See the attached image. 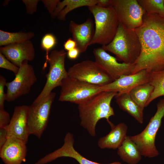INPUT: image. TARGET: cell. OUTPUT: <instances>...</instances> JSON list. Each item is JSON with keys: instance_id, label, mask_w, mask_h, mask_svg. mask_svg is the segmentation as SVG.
Segmentation results:
<instances>
[{"instance_id": "obj_1", "label": "cell", "mask_w": 164, "mask_h": 164, "mask_svg": "<svg viewBox=\"0 0 164 164\" xmlns=\"http://www.w3.org/2000/svg\"><path fill=\"white\" fill-rule=\"evenodd\" d=\"M141 45L131 74L142 70L150 73L164 70V17L145 13L142 24L135 29Z\"/></svg>"}, {"instance_id": "obj_2", "label": "cell", "mask_w": 164, "mask_h": 164, "mask_svg": "<svg viewBox=\"0 0 164 164\" xmlns=\"http://www.w3.org/2000/svg\"><path fill=\"white\" fill-rule=\"evenodd\" d=\"M117 93L114 92L102 91L85 104L78 105L80 125L87 130L91 136H95L96 125L101 119L105 118L111 128L114 125L109 119L115 115L111 103Z\"/></svg>"}, {"instance_id": "obj_3", "label": "cell", "mask_w": 164, "mask_h": 164, "mask_svg": "<svg viewBox=\"0 0 164 164\" xmlns=\"http://www.w3.org/2000/svg\"><path fill=\"white\" fill-rule=\"evenodd\" d=\"M101 47L114 54L117 60L133 64L141 51V44L135 29L128 28L119 22L112 40Z\"/></svg>"}, {"instance_id": "obj_4", "label": "cell", "mask_w": 164, "mask_h": 164, "mask_svg": "<svg viewBox=\"0 0 164 164\" xmlns=\"http://www.w3.org/2000/svg\"><path fill=\"white\" fill-rule=\"evenodd\" d=\"M94 19V35L90 45L98 44L105 46L113 39L117 32L119 21L112 6L102 8L95 5L88 7Z\"/></svg>"}, {"instance_id": "obj_5", "label": "cell", "mask_w": 164, "mask_h": 164, "mask_svg": "<svg viewBox=\"0 0 164 164\" xmlns=\"http://www.w3.org/2000/svg\"><path fill=\"white\" fill-rule=\"evenodd\" d=\"M164 117V98L160 100L157 103L156 112L151 118L145 128L137 135L128 136L137 145L142 156L152 158L159 155V153L155 141L157 133Z\"/></svg>"}, {"instance_id": "obj_6", "label": "cell", "mask_w": 164, "mask_h": 164, "mask_svg": "<svg viewBox=\"0 0 164 164\" xmlns=\"http://www.w3.org/2000/svg\"><path fill=\"white\" fill-rule=\"evenodd\" d=\"M59 100L83 105L99 93L101 86L88 83L68 76L62 81Z\"/></svg>"}, {"instance_id": "obj_7", "label": "cell", "mask_w": 164, "mask_h": 164, "mask_svg": "<svg viewBox=\"0 0 164 164\" xmlns=\"http://www.w3.org/2000/svg\"><path fill=\"white\" fill-rule=\"evenodd\" d=\"M67 53L64 49L51 51L46 59L49 64L46 80L42 90L34 101L38 102L48 96L56 87L61 85L63 80L68 76L65 67V58Z\"/></svg>"}, {"instance_id": "obj_8", "label": "cell", "mask_w": 164, "mask_h": 164, "mask_svg": "<svg viewBox=\"0 0 164 164\" xmlns=\"http://www.w3.org/2000/svg\"><path fill=\"white\" fill-rule=\"evenodd\" d=\"M56 93L51 92L40 101L29 106L28 124L30 135L40 138L47 126Z\"/></svg>"}, {"instance_id": "obj_9", "label": "cell", "mask_w": 164, "mask_h": 164, "mask_svg": "<svg viewBox=\"0 0 164 164\" xmlns=\"http://www.w3.org/2000/svg\"><path fill=\"white\" fill-rule=\"evenodd\" d=\"M68 76L88 83L102 86L113 81L95 61L87 60L74 64L69 69Z\"/></svg>"}, {"instance_id": "obj_10", "label": "cell", "mask_w": 164, "mask_h": 164, "mask_svg": "<svg viewBox=\"0 0 164 164\" xmlns=\"http://www.w3.org/2000/svg\"><path fill=\"white\" fill-rule=\"evenodd\" d=\"M24 60L19 67L17 73L14 80L7 82L6 100L9 102L15 101L19 97L28 94L31 87L37 81L34 68Z\"/></svg>"}, {"instance_id": "obj_11", "label": "cell", "mask_w": 164, "mask_h": 164, "mask_svg": "<svg viewBox=\"0 0 164 164\" xmlns=\"http://www.w3.org/2000/svg\"><path fill=\"white\" fill-rule=\"evenodd\" d=\"M112 6L119 22L126 27L135 29L142 24L145 12L137 0H112Z\"/></svg>"}, {"instance_id": "obj_12", "label": "cell", "mask_w": 164, "mask_h": 164, "mask_svg": "<svg viewBox=\"0 0 164 164\" xmlns=\"http://www.w3.org/2000/svg\"><path fill=\"white\" fill-rule=\"evenodd\" d=\"M95 61L110 77L113 81L123 75L131 74L134 66L133 64L119 63L115 57L111 55L101 47L93 50Z\"/></svg>"}, {"instance_id": "obj_13", "label": "cell", "mask_w": 164, "mask_h": 164, "mask_svg": "<svg viewBox=\"0 0 164 164\" xmlns=\"http://www.w3.org/2000/svg\"><path fill=\"white\" fill-rule=\"evenodd\" d=\"M74 140L72 134L68 132L64 139V143L60 148L41 158L34 164H46L61 157H69L77 161L79 164H122L119 162L102 164L89 160L76 150L73 147Z\"/></svg>"}, {"instance_id": "obj_14", "label": "cell", "mask_w": 164, "mask_h": 164, "mask_svg": "<svg viewBox=\"0 0 164 164\" xmlns=\"http://www.w3.org/2000/svg\"><path fill=\"white\" fill-rule=\"evenodd\" d=\"M29 106H15L10 123L7 128V138L13 137L26 144L30 135L28 124Z\"/></svg>"}, {"instance_id": "obj_15", "label": "cell", "mask_w": 164, "mask_h": 164, "mask_svg": "<svg viewBox=\"0 0 164 164\" xmlns=\"http://www.w3.org/2000/svg\"><path fill=\"white\" fill-rule=\"evenodd\" d=\"M150 73L145 70L128 75H123L107 85L101 86V91L114 92L118 94L129 93L135 86L149 82Z\"/></svg>"}, {"instance_id": "obj_16", "label": "cell", "mask_w": 164, "mask_h": 164, "mask_svg": "<svg viewBox=\"0 0 164 164\" xmlns=\"http://www.w3.org/2000/svg\"><path fill=\"white\" fill-rule=\"evenodd\" d=\"M0 53L17 66L19 67L24 60L32 61L35 56V50L31 41L21 43L12 44L1 47Z\"/></svg>"}, {"instance_id": "obj_17", "label": "cell", "mask_w": 164, "mask_h": 164, "mask_svg": "<svg viewBox=\"0 0 164 164\" xmlns=\"http://www.w3.org/2000/svg\"><path fill=\"white\" fill-rule=\"evenodd\" d=\"M26 143L17 138H8L0 149V157L5 164H22L26 161Z\"/></svg>"}, {"instance_id": "obj_18", "label": "cell", "mask_w": 164, "mask_h": 164, "mask_svg": "<svg viewBox=\"0 0 164 164\" xmlns=\"http://www.w3.org/2000/svg\"><path fill=\"white\" fill-rule=\"evenodd\" d=\"M69 30L80 53L85 52L90 46L94 34L95 29L92 19L89 18L80 24L71 20L69 23Z\"/></svg>"}, {"instance_id": "obj_19", "label": "cell", "mask_w": 164, "mask_h": 164, "mask_svg": "<svg viewBox=\"0 0 164 164\" xmlns=\"http://www.w3.org/2000/svg\"><path fill=\"white\" fill-rule=\"evenodd\" d=\"M111 128L109 132L100 138L97 142V145L101 149H118L127 136L128 127L124 123H121L116 125H114Z\"/></svg>"}, {"instance_id": "obj_20", "label": "cell", "mask_w": 164, "mask_h": 164, "mask_svg": "<svg viewBox=\"0 0 164 164\" xmlns=\"http://www.w3.org/2000/svg\"><path fill=\"white\" fill-rule=\"evenodd\" d=\"M114 97L116 103L121 109L133 117L139 123H143L144 109L132 99L129 93H117Z\"/></svg>"}, {"instance_id": "obj_21", "label": "cell", "mask_w": 164, "mask_h": 164, "mask_svg": "<svg viewBox=\"0 0 164 164\" xmlns=\"http://www.w3.org/2000/svg\"><path fill=\"white\" fill-rule=\"evenodd\" d=\"M97 0L60 1L55 11L51 16L53 18L57 17L60 21H65L67 14L72 10L83 6L89 7L97 5Z\"/></svg>"}, {"instance_id": "obj_22", "label": "cell", "mask_w": 164, "mask_h": 164, "mask_svg": "<svg viewBox=\"0 0 164 164\" xmlns=\"http://www.w3.org/2000/svg\"><path fill=\"white\" fill-rule=\"evenodd\" d=\"M117 153L123 161L128 164H137L142 159L138 147L128 136L118 149Z\"/></svg>"}, {"instance_id": "obj_23", "label": "cell", "mask_w": 164, "mask_h": 164, "mask_svg": "<svg viewBox=\"0 0 164 164\" xmlns=\"http://www.w3.org/2000/svg\"><path fill=\"white\" fill-rule=\"evenodd\" d=\"M154 87L149 82L138 85L129 92L132 99L142 108L146 107V103L152 94Z\"/></svg>"}, {"instance_id": "obj_24", "label": "cell", "mask_w": 164, "mask_h": 164, "mask_svg": "<svg viewBox=\"0 0 164 164\" xmlns=\"http://www.w3.org/2000/svg\"><path fill=\"white\" fill-rule=\"evenodd\" d=\"M34 36V33L31 32H9L0 30V46L21 43L30 40Z\"/></svg>"}, {"instance_id": "obj_25", "label": "cell", "mask_w": 164, "mask_h": 164, "mask_svg": "<svg viewBox=\"0 0 164 164\" xmlns=\"http://www.w3.org/2000/svg\"><path fill=\"white\" fill-rule=\"evenodd\" d=\"M149 83L154 87V89L146 107L157 98L164 96V70L150 73Z\"/></svg>"}, {"instance_id": "obj_26", "label": "cell", "mask_w": 164, "mask_h": 164, "mask_svg": "<svg viewBox=\"0 0 164 164\" xmlns=\"http://www.w3.org/2000/svg\"><path fill=\"white\" fill-rule=\"evenodd\" d=\"M148 14H157L164 17V0H137Z\"/></svg>"}, {"instance_id": "obj_27", "label": "cell", "mask_w": 164, "mask_h": 164, "mask_svg": "<svg viewBox=\"0 0 164 164\" xmlns=\"http://www.w3.org/2000/svg\"><path fill=\"white\" fill-rule=\"evenodd\" d=\"M56 43V38L52 34H46L43 37L41 42V47L43 50H45L46 52V59L49 55V51L52 49Z\"/></svg>"}, {"instance_id": "obj_28", "label": "cell", "mask_w": 164, "mask_h": 164, "mask_svg": "<svg viewBox=\"0 0 164 164\" xmlns=\"http://www.w3.org/2000/svg\"><path fill=\"white\" fill-rule=\"evenodd\" d=\"M0 67L12 71L15 75L19 70V67L8 60L1 53H0Z\"/></svg>"}, {"instance_id": "obj_29", "label": "cell", "mask_w": 164, "mask_h": 164, "mask_svg": "<svg viewBox=\"0 0 164 164\" xmlns=\"http://www.w3.org/2000/svg\"><path fill=\"white\" fill-rule=\"evenodd\" d=\"M7 83L6 79L3 76L0 75V109H4V102L6 100V94L4 91V88Z\"/></svg>"}, {"instance_id": "obj_30", "label": "cell", "mask_w": 164, "mask_h": 164, "mask_svg": "<svg viewBox=\"0 0 164 164\" xmlns=\"http://www.w3.org/2000/svg\"><path fill=\"white\" fill-rule=\"evenodd\" d=\"M10 120L9 114L4 109H0V128H7Z\"/></svg>"}, {"instance_id": "obj_31", "label": "cell", "mask_w": 164, "mask_h": 164, "mask_svg": "<svg viewBox=\"0 0 164 164\" xmlns=\"http://www.w3.org/2000/svg\"><path fill=\"white\" fill-rule=\"evenodd\" d=\"M22 2L25 4L27 12L30 14H33L36 11L38 0H23Z\"/></svg>"}, {"instance_id": "obj_32", "label": "cell", "mask_w": 164, "mask_h": 164, "mask_svg": "<svg viewBox=\"0 0 164 164\" xmlns=\"http://www.w3.org/2000/svg\"><path fill=\"white\" fill-rule=\"evenodd\" d=\"M59 0H43L42 2L49 12L52 15L55 11Z\"/></svg>"}, {"instance_id": "obj_33", "label": "cell", "mask_w": 164, "mask_h": 164, "mask_svg": "<svg viewBox=\"0 0 164 164\" xmlns=\"http://www.w3.org/2000/svg\"><path fill=\"white\" fill-rule=\"evenodd\" d=\"M7 139V128H0V149L6 142Z\"/></svg>"}, {"instance_id": "obj_34", "label": "cell", "mask_w": 164, "mask_h": 164, "mask_svg": "<svg viewBox=\"0 0 164 164\" xmlns=\"http://www.w3.org/2000/svg\"><path fill=\"white\" fill-rule=\"evenodd\" d=\"M64 50L68 51L76 47L75 41L72 38H69L64 42L63 44Z\"/></svg>"}, {"instance_id": "obj_35", "label": "cell", "mask_w": 164, "mask_h": 164, "mask_svg": "<svg viewBox=\"0 0 164 164\" xmlns=\"http://www.w3.org/2000/svg\"><path fill=\"white\" fill-rule=\"evenodd\" d=\"M80 53L79 50L76 47L68 51L67 54L69 59L74 60L77 58Z\"/></svg>"}, {"instance_id": "obj_36", "label": "cell", "mask_w": 164, "mask_h": 164, "mask_svg": "<svg viewBox=\"0 0 164 164\" xmlns=\"http://www.w3.org/2000/svg\"><path fill=\"white\" fill-rule=\"evenodd\" d=\"M97 5L102 8H108L112 6V0H97Z\"/></svg>"}, {"instance_id": "obj_37", "label": "cell", "mask_w": 164, "mask_h": 164, "mask_svg": "<svg viewBox=\"0 0 164 164\" xmlns=\"http://www.w3.org/2000/svg\"></svg>"}]
</instances>
